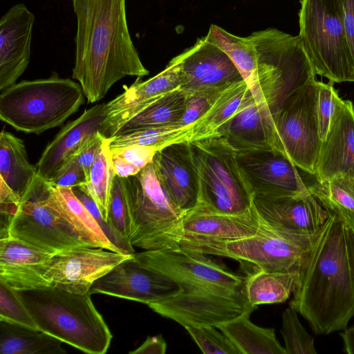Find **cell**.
I'll return each instance as SVG.
<instances>
[{
  "label": "cell",
  "mask_w": 354,
  "mask_h": 354,
  "mask_svg": "<svg viewBox=\"0 0 354 354\" xmlns=\"http://www.w3.org/2000/svg\"><path fill=\"white\" fill-rule=\"evenodd\" d=\"M77 19L72 77L90 103L102 100L126 76L143 77L127 26L125 0H72Z\"/></svg>",
  "instance_id": "obj_1"
},
{
  "label": "cell",
  "mask_w": 354,
  "mask_h": 354,
  "mask_svg": "<svg viewBox=\"0 0 354 354\" xmlns=\"http://www.w3.org/2000/svg\"><path fill=\"white\" fill-rule=\"evenodd\" d=\"M299 274L289 306L317 335L344 330L354 316V277L345 223L335 214L329 212Z\"/></svg>",
  "instance_id": "obj_2"
},
{
  "label": "cell",
  "mask_w": 354,
  "mask_h": 354,
  "mask_svg": "<svg viewBox=\"0 0 354 354\" xmlns=\"http://www.w3.org/2000/svg\"><path fill=\"white\" fill-rule=\"evenodd\" d=\"M39 330L89 354H104L112 334L91 299L55 287L15 290Z\"/></svg>",
  "instance_id": "obj_3"
},
{
  "label": "cell",
  "mask_w": 354,
  "mask_h": 354,
  "mask_svg": "<svg viewBox=\"0 0 354 354\" xmlns=\"http://www.w3.org/2000/svg\"><path fill=\"white\" fill-rule=\"evenodd\" d=\"M80 84L53 72L48 78L24 80L0 95V119L15 129L39 135L61 126L84 103Z\"/></svg>",
  "instance_id": "obj_4"
},
{
  "label": "cell",
  "mask_w": 354,
  "mask_h": 354,
  "mask_svg": "<svg viewBox=\"0 0 354 354\" xmlns=\"http://www.w3.org/2000/svg\"><path fill=\"white\" fill-rule=\"evenodd\" d=\"M122 178L130 243L145 250H180L182 221L186 212L172 201L153 162L137 174Z\"/></svg>",
  "instance_id": "obj_5"
},
{
  "label": "cell",
  "mask_w": 354,
  "mask_h": 354,
  "mask_svg": "<svg viewBox=\"0 0 354 354\" xmlns=\"http://www.w3.org/2000/svg\"><path fill=\"white\" fill-rule=\"evenodd\" d=\"M257 234L232 241H207L183 237L181 250L227 257L257 270H299L319 232L313 234H284L272 229L260 217ZM251 273V272H250Z\"/></svg>",
  "instance_id": "obj_6"
},
{
  "label": "cell",
  "mask_w": 354,
  "mask_h": 354,
  "mask_svg": "<svg viewBox=\"0 0 354 354\" xmlns=\"http://www.w3.org/2000/svg\"><path fill=\"white\" fill-rule=\"evenodd\" d=\"M249 37L263 99L274 119L288 96L316 75L298 35L267 28Z\"/></svg>",
  "instance_id": "obj_7"
},
{
  "label": "cell",
  "mask_w": 354,
  "mask_h": 354,
  "mask_svg": "<svg viewBox=\"0 0 354 354\" xmlns=\"http://www.w3.org/2000/svg\"><path fill=\"white\" fill-rule=\"evenodd\" d=\"M300 3L298 36L315 75L333 83L354 82V61L340 0H301Z\"/></svg>",
  "instance_id": "obj_8"
},
{
  "label": "cell",
  "mask_w": 354,
  "mask_h": 354,
  "mask_svg": "<svg viewBox=\"0 0 354 354\" xmlns=\"http://www.w3.org/2000/svg\"><path fill=\"white\" fill-rule=\"evenodd\" d=\"M199 178V205L214 212L236 214L254 207L253 194L235 151L221 136L189 142Z\"/></svg>",
  "instance_id": "obj_9"
},
{
  "label": "cell",
  "mask_w": 354,
  "mask_h": 354,
  "mask_svg": "<svg viewBox=\"0 0 354 354\" xmlns=\"http://www.w3.org/2000/svg\"><path fill=\"white\" fill-rule=\"evenodd\" d=\"M316 76L296 89L274 116L276 149L315 175L322 140L317 115Z\"/></svg>",
  "instance_id": "obj_10"
},
{
  "label": "cell",
  "mask_w": 354,
  "mask_h": 354,
  "mask_svg": "<svg viewBox=\"0 0 354 354\" xmlns=\"http://www.w3.org/2000/svg\"><path fill=\"white\" fill-rule=\"evenodd\" d=\"M133 258L141 265L160 272L182 289H206L232 293L243 290L245 278L230 271L207 255L179 250H145Z\"/></svg>",
  "instance_id": "obj_11"
},
{
  "label": "cell",
  "mask_w": 354,
  "mask_h": 354,
  "mask_svg": "<svg viewBox=\"0 0 354 354\" xmlns=\"http://www.w3.org/2000/svg\"><path fill=\"white\" fill-rule=\"evenodd\" d=\"M148 306L162 317L183 326H216L257 308L248 301L243 290L227 293L206 289H182Z\"/></svg>",
  "instance_id": "obj_12"
},
{
  "label": "cell",
  "mask_w": 354,
  "mask_h": 354,
  "mask_svg": "<svg viewBox=\"0 0 354 354\" xmlns=\"http://www.w3.org/2000/svg\"><path fill=\"white\" fill-rule=\"evenodd\" d=\"M236 156L253 196L310 192L319 182L315 175L297 167L275 149L236 152Z\"/></svg>",
  "instance_id": "obj_13"
},
{
  "label": "cell",
  "mask_w": 354,
  "mask_h": 354,
  "mask_svg": "<svg viewBox=\"0 0 354 354\" xmlns=\"http://www.w3.org/2000/svg\"><path fill=\"white\" fill-rule=\"evenodd\" d=\"M46 183L34 199L22 202L9 230V236L27 242L50 254L88 247L72 225L46 201Z\"/></svg>",
  "instance_id": "obj_14"
},
{
  "label": "cell",
  "mask_w": 354,
  "mask_h": 354,
  "mask_svg": "<svg viewBox=\"0 0 354 354\" xmlns=\"http://www.w3.org/2000/svg\"><path fill=\"white\" fill-rule=\"evenodd\" d=\"M133 255L99 248H75L55 254L44 277L49 287L85 294L95 281Z\"/></svg>",
  "instance_id": "obj_15"
},
{
  "label": "cell",
  "mask_w": 354,
  "mask_h": 354,
  "mask_svg": "<svg viewBox=\"0 0 354 354\" xmlns=\"http://www.w3.org/2000/svg\"><path fill=\"white\" fill-rule=\"evenodd\" d=\"M180 290L174 280L141 265L132 257L95 281L89 293L107 295L149 305Z\"/></svg>",
  "instance_id": "obj_16"
},
{
  "label": "cell",
  "mask_w": 354,
  "mask_h": 354,
  "mask_svg": "<svg viewBox=\"0 0 354 354\" xmlns=\"http://www.w3.org/2000/svg\"><path fill=\"white\" fill-rule=\"evenodd\" d=\"M259 217L272 229L284 234L317 233L329 212L310 192L276 196H253Z\"/></svg>",
  "instance_id": "obj_17"
},
{
  "label": "cell",
  "mask_w": 354,
  "mask_h": 354,
  "mask_svg": "<svg viewBox=\"0 0 354 354\" xmlns=\"http://www.w3.org/2000/svg\"><path fill=\"white\" fill-rule=\"evenodd\" d=\"M178 56L182 66L180 88L186 93L225 88L243 80L228 55L205 37Z\"/></svg>",
  "instance_id": "obj_18"
},
{
  "label": "cell",
  "mask_w": 354,
  "mask_h": 354,
  "mask_svg": "<svg viewBox=\"0 0 354 354\" xmlns=\"http://www.w3.org/2000/svg\"><path fill=\"white\" fill-rule=\"evenodd\" d=\"M157 176L172 201L187 212L199 201V178L189 141H180L158 150L153 160Z\"/></svg>",
  "instance_id": "obj_19"
},
{
  "label": "cell",
  "mask_w": 354,
  "mask_h": 354,
  "mask_svg": "<svg viewBox=\"0 0 354 354\" xmlns=\"http://www.w3.org/2000/svg\"><path fill=\"white\" fill-rule=\"evenodd\" d=\"M34 20L24 3L14 5L1 18V92L15 84L28 66Z\"/></svg>",
  "instance_id": "obj_20"
},
{
  "label": "cell",
  "mask_w": 354,
  "mask_h": 354,
  "mask_svg": "<svg viewBox=\"0 0 354 354\" xmlns=\"http://www.w3.org/2000/svg\"><path fill=\"white\" fill-rule=\"evenodd\" d=\"M315 175L323 182L337 175L354 178V105L341 99L322 141Z\"/></svg>",
  "instance_id": "obj_21"
},
{
  "label": "cell",
  "mask_w": 354,
  "mask_h": 354,
  "mask_svg": "<svg viewBox=\"0 0 354 354\" xmlns=\"http://www.w3.org/2000/svg\"><path fill=\"white\" fill-rule=\"evenodd\" d=\"M187 94L181 88L140 102L104 120L101 133L106 138L148 128L180 123Z\"/></svg>",
  "instance_id": "obj_22"
},
{
  "label": "cell",
  "mask_w": 354,
  "mask_h": 354,
  "mask_svg": "<svg viewBox=\"0 0 354 354\" xmlns=\"http://www.w3.org/2000/svg\"><path fill=\"white\" fill-rule=\"evenodd\" d=\"M54 255L11 236L0 239V281L14 290L49 287L44 275Z\"/></svg>",
  "instance_id": "obj_23"
},
{
  "label": "cell",
  "mask_w": 354,
  "mask_h": 354,
  "mask_svg": "<svg viewBox=\"0 0 354 354\" xmlns=\"http://www.w3.org/2000/svg\"><path fill=\"white\" fill-rule=\"evenodd\" d=\"M104 104L86 109L75 120L67 123L48 144L36 164L38 176L50 183L58 172L93 133L101 131L105 118Z\"/></svg>",
  "instance_id": "obj_24"
},
{
  "label": "cell",
  "mask_w": 354,
  "mask_h": 354,
  "mask_svg": "<svg viewBox=\"0 0 354 354\" xmlns=\"http://www.w3.org/2000/svg\"><path fill=\"white\" fill-rule=\"evenodd\" d=\"M217 136L223 137L235 152L276 149L272 115L256 102L252 93Z\"/></svg>",
  "instance_id": "obj_25"
},
{
  "label": "cell",
  "mask_w": 354,
  "mask_h": 354,
  "mask_svg": "<svg viewBox=\"0 0 354 354\" xmlns=\"http://www.w3.org/2000/svg\"><path fill=\"white\" fill-rule=\"evenodd\" d=\"M260 219L252 210L236 214L212 212L198 204L185 212L182 221L183 237L207 241H232L254 235ZM182 237V238H183Z\"/></svg>",
  "instance_id": "obj_26"
},
{
  "label": "cell",
  "mask_w": 354,
  "mask_h": 354,
  "mask_svg": "<svg viewBox=\"0 0 354 354\" xmlns=\"http://www.w3.org/2000/svg\"><path fill=\"white\" fill-rule=\"evenodd\" d=\"M0 178L21 203L33 199L44 183L28 161L24 141L5 130L0 133Z\"/></svg>",
  "instance_id": "obj_27"
},
{
  "label": "cell",
  "mask_w": 354,
  "mask_h": 354,
  "mask_svg": "<svg viewBox=\"0 0 354 354\" xmlns=\"http://www.w3.org/2000/svg\"><path fill=\"white\" fill-rule=\"evenodd\" d=\"M45 198L47 203L72 225L80 239L88 247L125 254L109 241L71 188L53 187L48 184Z\"/></svg>",
  "instance_id": "obj_28"
},
{
  "label": "cell",
  "mask_w": 354,
  "mask_h": 354,
  "mask_svg": "<svg viewBox=\"0 0 354 354\" xmlns=\"http://www.w3.org/2000/svg\"><path fill=\"white\" fill-rule=\"evenodd\" d=\"M182 66L179 57H174L166 68L146 81L137 77L129 87L124 85V92L104 104L105 118L109 120L135 105L180 88Z\"/></svg>",
  "instance_id": "obj_29"
},
{
  "label": "cell",
  "mask_w": 354,
  "mask_h": 354,
  "mask_svg": "<svg viewBox=\"0 0 354 354\" xmlns=\"http://www.w3.org/2000/svg\"><path fill=\"white\" fill-rule=\"evenodd\" d=\"M252 311L218 324L222 332L239 350L241 354H286L277 340L273 328L260 327L250 321Z\"/></svg>",
  "instance_id": "obj_30"
},
{
  "label": "cell",
  "mask_w": 354,
  "mask_h": 354,
  "mask_svg": "<svg viewBox=\"0 0 354 354\" xmlns=\"http://www.w3.org/2000/svg\"><path fill=\"white\" fill-rule=\"evenodd\" d=\"M299 270L279 272L257 270L248 274L243 290L253 306L286 301L299 281Z\"/></svg>",
  "instance_id": "obj_31"
},
{
  "label": "cell",
  "mask_w": 354,
  "mask_h": 354,
  "mask_svg": "<svg viewBox=\"0 0 354 354\" xmlns=\"http://www.w3.org/2000/svg\"><path fill=\"white\" fill-rule=\"evenodd\" d=\"M251 93L244 80L223 89L208 111L193 124L189 141L217 136Z\"/></svg>",
  "instance_id": "obj_32"
},
{
  "label": "cell",
  "mask_w": 354,
  "mask_h": 354,
  "mask_svg": "<svg viewBox=\"0 0 354 354\" xmlns=\"http://www.w3.org/2000/svg\"><path fill=\"white\" fill-rule=\"evenodd\" d=\"M62 343L40 330L0 321L1 354H64Z\"/></svg>",
  "instance_id": "obj_33"
},
{
  "label": "cell",
  "mask_w": 354,
  "mask_h": 354,
  "mask_svg": "<svg viewBox=\"0 0 354 354\" xmlns=\"http://www.w3.org/2000/svg\"><path fill=\"white\" fill-rule=\"evenodd\" d=\"M310 192L328 212L354 229V178L337 175L318 182Z\"/></svg>",
  "instance_id": "obj_34"
},
{
  "label": "cell",
  "mask_w": 354,
  "mask_h": 354,
  "mask_svg": "<svg viewBox=\"0 0 354 354\" xmlns=\"http://www.w3.org/2000/svg\"><path fill=\"white\" fill-rule=\"evenodd\" d=\"M109 138H104L91 167L88 181L80 185L95 202L107 222L111 190L115 176Z\"/></svg>",
  "instance_id": "obj_35"
},
{
  "label": "cell",
  "mask_w": 354,
  "mask_h": 354,
  "mask_svg": "<svg viewBox=\"0 0 354 354\" xmlns=\"http://www.w3.org/2000/svg\"><path fill=\"white\" fill-rule=\"evenodd\" d=\"M193 125L178 123L148 128L109 138L111 149L129 145H142L160 149L174 142L189 140Z\"/></svg>",
  "instance_id": "obj_36"
},
{
  "label": "cell",
  "mask_w": 354,
  "mask_h": 354,
  "mask_svg": "<svg viewBox=\"0 0 354 354\" xmlns=\"http://www.w3.org/2000/svg\"><path fill=\"white\" fill-rule=\"evenodd\" d=\"M297 310L290 306L282 313V335L286 354H315V339L299 322Z\"/></svg>",
  "instance_id": "obj_37"
},
{
  "label": "cell",
  "mask_w": 354,
  "mask_h": 354,
  "mask_svg": "<svg viewBox=\"0 0 354 354\" xmlns=\"http://www.w3.org/2000/svg\"><path fill=\"white\" fill-rule=\"evenodd\" d=\"M204 354H241L235 345L212 326L185 328Z\"/></svg>",
  "instance_id": "obj_38"
},
{
  "label": "cell",
  "mask_w": 354,
  "mask_h": 354,
  "mask_svg": "<svg viewBox=\"0 0 354 354\" xmlns=\"http://www.w3.org/2000/svg\"><path fill=\"white\" fill-rule=\"evenodd\" d=\"M107 223L123 239L129 241V226L123 178L115 175L108 206Z\"/></svg>",
  "instance_id": "obj_39"
},
{
  "label": "cell",
  "mask_w": 354,
  "mask_h": 354,
  "mask_svg": "<svg viewBox=\"0 0 354 354\" xmlns=\"http://www.w3.org/2000/svg\"><path fill=\"white\" fill-rule=\"evenodd\" d=\"M0 321L39 330L15 290L0 281Z\"/></svg>",
  "instance_id": "obj_40"
},
{
  "label": "cell",
  "mask_w": 354,
  "mask_h": 354,
  "mask_svg": "<svg viewBox=\"0 0 354 354\" xmlns=\"http://www.w3.org/2000/svg\"><path fill=\"white\" fill-rule=\"evenodd\" d=\"M334 83L317 82V115L319 133L322 141L328 131L332 118L342 99L333 86Z\"/></svg>",
  "instance_id": "obj_41"
},
{
  "label": "cell",
  "mask_w": 354,
  "mask_h": 354,
  "mask_svg": "<svg viewBox=\"0 0 354 354\" xmlns=\"http://www.w3.org/2000/svg\"><path fill=\"white\" fill-rule=\"evenodd\" d=\"M71 189L77 198L91 213L109 241L124 253L133 254L136 252L133 246L128 240L123 239L118 234L111 226L106 222L95 202L91 196L80 186Z\"/></svg>",
  "instance_id": "obj_42"
},
{
  "label": "cell",
  "mask_w": 354,
  "mask_h": 354,
  "mask_svg": "<svg viewBox=\"0 0 354 354\" xmlns=\"http://www.w3.org/2000/svg\"><path fill=\"white\" fill-rule=\"evenodd\" d=\"M225 88L187 93L185 109L180 123L193 125L208 111Z\"/></svg>",
  "instance_id": "obj_43"
},
{
  "label": "cell",
  "mask_w": 354,
  "mask_h": 354,
  "mask_svg": "<svg viewBox=\"0 0 354 354\" xmlns=\"http://www.w3.org/2000/svg\"><path fill=\"white\" fill-rule=\"evenodd\" d=\"M21 203L19 197L0 178V239L10 236V227Z\"/></svg>",
  "instance_id": "obj_44"
},
{
  "label": "cell",
  "mask_w": 354,
  "mask_h": 354,
  "mask_svg": "<svg viewBox=\"0 0 354 354\" xmlns=\"http://www.w3.org/2000/svg\"><path fill=\"white\" fill-rule=\"evenodd\" d=\"M156 147L142 145H129L111 149L112 155L124 158L128 162L142 170L153 162L158 151Z\"/></svg>",
  "instance_id": "obj_45"
},
{
  "label": "cell",
  "mask_w": 354,
  "mask_h": 354,
  "mask_svg": "<svg viewBox=\"0 0 354 354\" xmlns=\"http://www.w3.org/2000/svg\"><path fill=\"white\" fill-rule=\"evenodd\" d=\"M86 183L85 173L73 156L48 184L53 187L73 188Z\"/></svg>",
  "instance_id": "obj_46"
},
{
  "label": "cell",
  "mask_w": 354,
  "mask_h": 354,
  "mask_svg": "<svg viewBox=\"0 0 354 354\" xmlns=\"http://www.w3.org/2000/svg\"><path fill=\"white\" fill-rule=\"evenodd\" d=\"M104 138H106L104 137L100 131L93 133L82 143L73 156L77 162L83 169L86 178V182L88 180L90 171L97 151Z\"/></svg>",
  "instance_id": "obj_47"
},
{
  "label": "cell",
  "mask_w": 354,
  "mask_h": 354,
  "mask_svg": "<svg viewBox=\"0 0 354 354\" xmlns=\"http://www.w3.org/2000/svg\"><path fill=\"white\" fill-rule=\"evenodd\" d=\"M340 3L347 40L354 61V0H340Z\"/></svg>",
  "instance_id": "obj_48"
},
{
  "label": "cell",
  "mask_w": 354,
  "mask_h": 354,
  "mask_svg": "<svg viewBox=\"0 0 354 354\" xmlns=\"http://www.w3.org/2000/svg\"><path fill=\"white\" fill-rule=\"evenodd\" d=\"M167 348V343L162 335L148 336L145 341L129 354H165Z\"/></svg>",
  "instance_id": "obj_49"
},
{
  "label": "cell",
  "mask_w": 354,
  "mask_h": 354,
  "mask_svg": "<svg viewBox=\"0 0 354 354\" xmlns=\"http://www.w3.org/2000/svg\"><path fill=\"white\" fill-rule=\"evenodd\" d=\"M112 161L115 174L121 178L134 176L141 171L121 157L112 155Z\"/></svg>",
  "instance_id": "obj_50"
},
{
  "label": "cell",
  "mask_w": 354,
  "mask_h": 354,
  "mask_svg": "<svg viewBox=\"0 0 354 354\" xmlns=\"http://www.w3.org/2000/svg\"><path fill=\"white\" fill-rule=\"evenodd\" d=\"M340 336L344 343L343 351L348 354H354V324L343 330Z\"/></svg>",
  "instance_id": "obj_51"
},
{
  "label": "cell",
  "mask_w": 354,
  "mask_h": 354,
  "mask_svg": "<svg viewBox=\"0 0 354 354\" xmlns=\"http://www.w3.org/2000/svg\"><path fill=\"white\" fill-rule=\"evenodd\" d=\"M345 231L348 256L354 277V229L345 223Z\"/></svg>",
  "instance_id": "obj_52"
},
{
  "label": "cell",
  "mask_w": 354,
  "mask_h": 354,
  "mask_svg": "<svg viewBox=\"0 0 354 354\" xmlns=\"http://www.w3.org/2000/svg\"><path fill=\"white\" fill-rule=\"evenodd\" d=\"M354 105V104H353Z\"/></svg>",
  "instance_id": "obj_53"
}]
</instances>
